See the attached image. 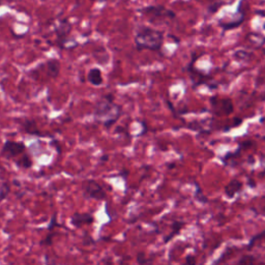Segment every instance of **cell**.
I'll return each mask as SVG.
<instances>
[{"label":"cell","instance_id":"cell-1","mask_svg":"<svg viewBox=\"0 0 265 265\" xmlns=\"http://www.w3.org/2000/svg\"><path fill=\"white\" fill-rule=\"evenodd\" d=\"M114 94H106L97 100L94 109V119L101 123L106 130H110L120 121L124 114V109L121 105L115 103Z\"/></svg>","mask_w":265,"mask_h":265},{"label":"cell","instance_id":"cell-2","mask_svg":"<svg viewBox=\"0 0 265 265\" xmlns=\"http://www.w3.org/2000/svg\"><path fill=\"white\" fill-rule=\"evenodd\" d=\"M164 41V32L145 25H142L137 29L134 38L135 47L138 51L150 50L154 52H161Z\"/></svg>","mask_w":265,"mask_h":265},{"label":"cell","instance_id":"cell-3","mask_svg":"<svg viewBox=\"0 0 265 265\" xmlns=\"http://www.w3.org/2000/svg\"><path fill=\"white\" fill-rule=\"evenodd\" d=\"M202 54H197L196 52L192 53V61L190 62V64L184 69L185 72H188L189 77L193 83V88H197L198 86L201 85H208V87L210 88L211 91L213 90H217L218 88V84H216L214 82V77L210 74H205L203 72H201L200 70L195 69L194 65L195 63L198 61V58L201 56Z\"/></svg>","mask_w":265,"mask_h":265},{"label":"cell","instance_id":"cell-4","mask_svg":"<svg viewBox=\"0 0 265 265\" xmlns=\"http://www.w3.org/2000/svg\"><path fill=\"white\" fill-rule=\"evenodd\" d=\"M72 29L73 25L69 21V19H62L58 21L54 32L56 35V45L61 50H70V43L75 45L76 47L79 46V43L76 40L70 38Z\"/></svg>","mask_w":265,"mask_h":265},{"label":"cell","instance_id":"cell-5","mask_svg":"<svg viewBox=\"0 0 265 265\" xmlns=\"http://www.w3.org/2000/svg\"><path fill=\"white\" fill-rule=\"evenodd\" d=\"M138 11L142 15L146 16L151 23H157V21L159 23H161V22H165V20L172 21L176 18L175 12L167 9L166 7H164L162 5L147 6Z\"/></svg>","mask_w":265,"mask_h":265},{"label":"cell","instance_id":"cell-6","mask_svg":"<svg viewBox=\"0 0 265 265\" xmlns=\"http://www.w3.org/2000/svg\"><path fill=\"white\" fill-rule=\"evenodd\" d=\"M245 2L246 0H241L238 10L235 12L231 18L227 21H224L222 19H219L218 21V25L222 28L223 34L229 32V31H233V29L239 28L246 20V10H245Z\"/></svg>","mask_w":265,"mask_h":265},{"label":"cell","instance_id":"cell-7","mask_svg":"<svg viewBox=\"0 0 265 265\" xmlns=\"http://www.w3.org/2000/svg\"><path fill=\"white\" fill-rule=\"evenodd\" d=\"M82 194L86 200L102 201L107 198V193L104 188L95 180H85L82 182Z\"/></svg>","mask_w":265,"mask_h":265},{"label":"cell","instance_id":"cell-8","mask_svg":"<svg viewBox=\"0 0 265 265\" xmlns=\"http://www.w3.org/2000/svg\"><path fill=\"white\" fill-rule=\"evenodd\" d=\"M210 103L213 108V113L217 116L230 115L234 111L233 101L229 98L221 99L218 96H214L210 98Z\"/></svg>","mask_w":265,"mask_h":265},{"label":"cell","instance_id":"cell-9","mask_svg":"<svg viewBox=\"0 0 265 265\" xmlns=\"http://www.w3.org/2000/svg\"><path fill=\"white\" fill-rule=\"evenodd\" d=\"M26 150L27 147L23 142L7 140L3 146L2 156L8 160H16L19 156L24 154Z\"/></svg>","mask_w":265,"mask_h":265},{"label":"cell","instance_id":"cell-10","mask_svg":"<svg viewBox=\"0 0 265 265\" xmlns=\"http://www.w3.org/2000/svg\"><path fill=\"white\" fill-rule=\"evenodd\" d=\"M20 129L23 133L31 135V136H36V137H53L51 134H44L37 125V122L35 120H29V119H24L20 121L19 123Z\"/></svg>","mask_w":265,"mask_h":265},{"label":"cell","instance_id":"cell-11","mask_svg":"<svg viewBox=\"0 0 265 265\" xmlns=\"http://www.w3.org/2000/svg\"><path fill=\"white\" fill-rule=\"evenodd\" d=\"M95 223V216L91 213H75L71 217V224L77 228L80 229L84 225H93Z\"/></svg>","mask_w":265,"mask_h":265},{"label":"cell","instance_id":"cell-12","mask_svg":"<svg viewBox=\"0 0 265 265\" xmlns=\"http://www.w3.org/2000/svg\"><path fill=\"white\" fill-rule=\"evenodd\" d=\"M243 182L239 180H232L228 185L224 187V194L228 199H233L243 189Z\"/></svg>","mask_w":265,"mask_h":265},{"label":"cell","instance_id":"cell-13","mask_svg":"<svg viewBox=\"0 0 265 265\" xmlns=\"http://www.w3.org/2000/svg\"><path fill=\"white\" fill-rule=\"evenodd\" d=\"M46 70H47V75L52 78L55 79L58 77L61 73V63L58 60H55V58H51V60L47 61L46 63Z\"/></svg>","mask_w":265,"mask_h":265},{"label":"cell","instance_id":"cell-14","mask_svg":"<svg viewBox=\"0 0 265 265\" xmlns=\"http://www.w3.org/2000/svg\"><path fill=\"white\" fill-rule=\"evenodd\" d=\"M87 80L92 85L98 87L101 86L104 83V78H103V73L99 68H93L88 72L87 75Z\"/></svg>","mask_w":265,"mask_h":265},{"label":"cell","instance_id":"cell-15","mask_svg":"<svg viewBox=\"0 0 265 265\" xmlns=\"http://www.w3.org/2000/svg\"><path fill=\"white\" fill-rule=\"evenodd\" d=\"M234 2L235 0H211L208 9H206V12H208L209 15H215L222 7L230 6Z\"/></svg>","mask_w":265,"mask_h":265},{"label":"cell","instance_id":"cell-16","mask_svg":"<svg viewBox=\"0 0 265 265\" xmlns=\"http://www.w3.org/2000/svg\"><path fill=\"white\" fill-rule=\"evenodd\" d=\"M186 226V222L184 221H174L171 224V232L170 234H168L167 237H165L164 239V244H168L170 241H172L176 235H179L181 230Z\"/></svg>","mask_w":265,"mask_h":265},{"label":"cell","instance_id":"cell-17","mask_svg":"<svg viewBox=\"0 0 265 265\" xmlns=\"http://www.w3.org/2000/svg\"><path fill=\"white\" fill-rule=\"evenodd\" d=\"M15 163L17 164L18 167L22 168V169H31L34 165V161L32 156L27 154L26 152L24 154H22L21 156H19L17 158V160H15Z\"/></svg>","mask_w":265,"mask_h":265},{"label":"cell","instance_id":"cell-18","mask_svg":"<svg viewBox=\"0 0 265 265\" xmlns=\"http://www.w3.org/2000/svg\"><path fill=\"white\" fill-rule=\"evenodd\" d=\"M194 186H195V199L199 202V203H201V204H208L209 203V198L206 197L205 195H204V193H203V191H202V189H201V187H200V185L197 183V182H194Z\"/></svg>","mask_w":265,"mask_h":265},{"label":"cell","instance_id":"cell-19","mask_svg":"<svg viewBox=\"0 0 265 265\" xmlns=\"http://www.w3.org/2000/svg\"><path fill=\"white\" fill-rule=\"evenodd\" d=\"M251 57H253V54L246 51V50H238L233 53V58L238 62H246L248 63Z\"/></svg>","mask_w":265,"mask_h":265},{"label":"cell","instance_id":"cell-20","mask_svg":"<svg viewBox=\"0 0 265 265\" xmlns=\"http://www.w3.org/2000/svg\"><path fill=\"white\" fill-rule=\"evenodd\" d=\"M264 233H265V231L263 230V231H261L260 233H258V234L254 235L253 238H251V240L249 241V244H248V246H247L246 250H247V251H251V250H252V249L255 247V245H256V243H257V242H259V241H262V240H263V237H264Z\"/></svg>","mask_w":265,"mask_h":265},{"label":"cell","instance_id":"cell-21","mask_svg":"<svg viewBox=\"0 0 265 265\" xmlns=\"http://www.w3.org/2000/svg\"><path fill=\"white\" fill-rule=\"evenodd\" d=\"M243 123H244V120L241 119V117H234V119H233V123H232L229 127L223 128V132H224V133H228L231 129L241 127V126L243 125Z\"/></svg>","mask_w":265,"mask_h":265},{"label":"cell","instance_id":"cell-22","mask_svg":"<svg viewBox=\"0 0 265 265\" xmlns=\"http://www.w3.org/2000/svg\"><path fill=\"white\" fill-rule=\"evenodd\" d=\"M11 193V186L8 183L3 184L2 188H0V202L4 201L5 199H7V197L9 196V194Z\"/></svg>","mask_w":265,"mask_h":265},{"label":"cell","instance_id":"cell-23","mask_svg":"<svg viewBox=\"0 0 265 265\" xmlns=\"http://www.w3.org/2000/svg\"><path fill=\"white\" fill-rule=\"evenodd\" d=\"M257 262V259L253 255H244L241 257V259L238 261V264H246V265H251L255 264Z\"/></svg>","mask_w":265,"mask_h":265},{"label":"cell","instance_id":"cell-24","mask_svg":"<svg viewBox=\"0 0 265 265\" xmlns=\"http://www.w3.org/2000/svg\"><path fill=\"white\" fill-rule=\"evenodd\" d=\"M54 235H55L54 231H49L48 234H47V237H46L43 241H41L40 245H41L42 247H50V246H52V245H53Z\"/></svg>","mask_w":265,"mask_h":265},{"label":"cell","instance_id":"cell-25","mask_svg":"<svg viewBox=\"0 0 265 265\" xmlns=\"http://www.w3.org/2000/svg\"><path fill=\"white\" fill-rule=\"evenodd\" d=\"M56 227H62V226L60 225V223H58V221H57V215H56V213H55V214H53V216L51 217V220H50V223H49V225H48L47 230H48V232H49V231H54V229H55Z\"/></svg>","mask_w":265,"mask_h":265},{"label":"cell","instance_id":"cell-26","mask_svg":"<svg viewBox=\"0 0 265 265\" xmlns=\"http://www.w3.org/2000/svg\"><path fill=\"white\" fill-rule=\"evenodd\" d=\"M97 242L91 237L90 234L87 232H84V237H83V245L84 246H92V245H96Z\"/></svg>","mask_w":265,"mask_h":265},{"label":"cell","instance_id":"cell-27","mask_svg":"<svg viewBox=\"0 0 265 265\" xmlns=\"http://www.w3.org/2000/svg\"><path fill=\"white\" fill-rule=\"evenodd\" d=\"M153 260H150L146 258V255L145 253L141 252V253H138L137 255V263L138 264H147V263H152Z\"/></svg>","mask_w":265,"mask_h":265},{"label":"cell","instance_id":"cell-28","mask_svg":"<svg viewBox=\"0 0 265 265\" xmlns=\"http://www.w3.org/2000/svg\"><path fill=\"white\" fill-rule=\"evenodd\" d=\"M50 145H51L52 147H54V149L56 150V152H57L58 155H62V145H61L60 142H58V141L55 140V139H53V140L50 142Z\"/></svg>","mask_w":265,"mask_h":265},{"label":"cell","instance_id":"cell-29","mask_svg":"<svg viewBox=\"0 0 265 265\" xmlns=\"http://www.w3.org/2000/svg\"><path fill=\"white\" fill-rule=\"evenodd\" d=\"M196 258H195V256L194 255H188L187 257H186V261H185V263L186 264H189V265H194V264H196Z\"/></svg>","mask_w":265,"mask_h":265},{"label":"cell","instance_id":"cell-30","mask_svg":"<svg viewBox=\"0 0 265 265\" xmlns=\"http://www.w3.org/2000/svg\"><path fill=\"white\" fill-rule=\"evenodd\" d=\"M247 185H248V187L250 189H255L257 187V183H256V181L253 178H249L248 179V184Z\"/></svg>","mask_w":265,"mask_h":265},{"label":"cell","instance_id":"cell-31","mask_svg":"<svg viewBox=\"0 0 265 265\" xmlns=\"http://www.w3.org/2000/svg\"><path fill=\"white\" fill-rule=\"evenodd\" d=\"M115 132L117 133V134H126V135H128V136H130L128 133V131H126L123 127H121V126H119V127H116V130H115Z\"/></svg>","mask_w":265,"mask_h":265},{"label":"cell","instance_id":"cell-32","mask_svg":"<svg viewBox=\"0 0 265 265\" xmlns=\"http://www.w3.org/2000/svg\"><path fill=\"white\" fill-rule=\"evenodd\" d=\"M108 160H109V156H107V155H103V156L100 158V163H101V164L106 163V162H108Z\"/></svg>","mask_w":265,"mask_h":265},{"label":"cell","instance_id":"cell-33","mask_svg":"<svg viewBox=\"0 0 265 265\" xmlns=\"http://www.w3.org/2000/svg\"><path fill=\"white\" fill-rule=\"evenodd\" d=\"M141 126H142V128H143V131L141 132V134H140L139 136H143V135H145V134H146V132H147V126H146V124H145L144 122L142 123V125H141Z\"/></svg>","mask_w":265,"mask_h":265},{"label":"cell","instance_id":"cell-34","mask_svg":"<svg viewBox=\"0 0 265 265\" xmlns=\"http://www.w3.org/2000/svg\"><path fill=\"white\" fill-rule=\"evenodd\" d=\"M169 38H171L172 40H174L176 44H180V42H181V40H180V39H178V38L174 37V36H171V35H170V36H169Z\"/></svg>","mask_w":265,"mask_h":265},{"label":"cell","instance_id":"cell-35","mask_svg":"<svg viewBox=\"0 0 265 265\" xmlns=\"http://www.w3.org/2000/svg\"><path fill=\"white\" fill-rule=\"evenodd\" d=\"M255 13H256V15H260L261 17H264V16H265V15H264V11H263V10H261V11H256Z\"/></svg>","mask_w":265,"mask_h":265},{"label":"cell","instance_id":"cell-36","mask_svg":"<svg viewBox=\"0 0 265 265\" xmlns=\"http://www.w3.org/2000/svg\"><path fill=\"white\" fill-rule=\"evenodd\" d=\"M90 2H92V3H101V4H103V3L108 2V0H90Z\"/></svg>","mask_w":265,"mask_h":265},{"label":"cell","instance_id":"cell-37","mask_svg":"<svg viewBox=\"0 0 265 265\" xmlns=\"http://www.w3.org/2000/svg\"><path fill=\"white\" fill-rule=\"evenodd\" d=\"M263 121H264V119H263V117H261V119H260V124H263Z\"/></svg>","mask_w":265,"mask_h":265}]
</instances>
